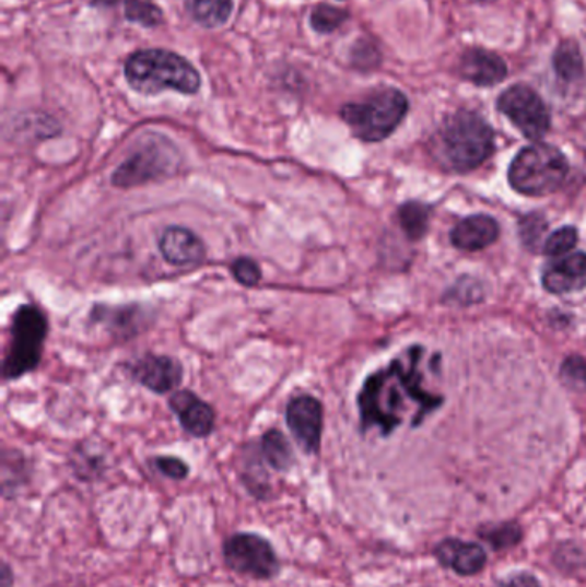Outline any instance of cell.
Returning a JSON list of instances; mask_svg holds the SVG:
<instances>
[{
	"label": "cell",
	"mask_w": 586,
	"mask_h": 587,
	"mask_svg": "<svg viewBox=\"0 0 586 587\" xmlns=\"http://www.w3.org/2000/svg\"><path fill=\"white\" fill-rule=\"evenodd\" d=\"M480 538L490 543L494 550H507L521 543L523 529L518 523L495 524V526H485L478 531Z\"/></svg>",
	"instance_id": "25"
},
{
	"label": "cell",
	"mask_w": 586,
	"mask_h": 587,
	"mask_svg": "<svg viewBox=\"0 0 586 587\" xmlns=\"http://www.w3.org/2000/svg\"><path fill=\"white\" fill-rule=\"evenodd\" d=\"M434 555L442 567L449 568L462 577L477 576L487 565V552L480 544L454 538L441 541L435 547Z\"/></svg>",
	"instance_id": "15"
},
{
	"label": "cell",
	"mask_w": 586,
	"mask_h": 587,
	"mask_svg": "<svg viewBox=\"0 0 586 587\" xmlns=\"http://www.w3.org/2000/svg\"><path fill=\"white\" fill-rule=\"evenodd\" d=\"M186 11L195 23L207 30H218L231 20L233 0H185Z\"/></svg>",
	"instance_id": "18"
},
{
	"label": "cell",
	"mask_w": 586,
	"mask_h": 587,
	"mask_svg": "<svg viewBox=\"0 0 586 587\" xmlns=\"http://www.w3.org/2000/svg\"><path fill=\"white\" fill-rule=\"evenodd\" d=\"M181 155L176 144L159 132H152L138 141L137 149L116 168L113 185L129 189L149 183L169 179L179 173Z\"/></svg>",
	"instance_id": "5"
},
{
	"label": "cell",
	"mask_w": 586,
	"mask_h": 587,
	"mask_svg": "<svg viewBox=\"0 0 586 587\" xmlns=\"http://www.w3.org/2000/svg\"><path fill=\"white\" fill-rule=\"evenodd\" d=\"M348 20H350V12L345 11V9L321 2V4H317L312 9L309 26L318 35H330V33L338 32Z\"/></svg>",
	"instance_id": "24"
},
{
	"label": "cell",
	"mask_w": 586,
	"mask_h": 587,
	"mask_svg": "<svg viewBox=\"0 0 586 587\" xmlns=\"http://www.w3.org/2000/svg\"><path fill=\"white\" fill-rule=\"evenodd\" d=\"M570 173L561 150L552 144L535 143L516 155L509 167V183L526 196H547L558 191Z\"/></svg>",
	"instance_id": "6"
},
{
	"label": "cell",
	"mask_w": 586,
	"mask_h": 587,
	"mask_svg": "<svg viewBox=\"0 0 586 587\" xmlns=\"http://www.w3.org/2000/svg\"><path fill=\"white\" fill-rule=\"evenodd\" d=\"M578 243V231L574 227L559 228L554 234H550L549 239L542 246V251L547 256H562L570 253Z\"/></svg>",
	"instance_id": "26"
},
{
	"label": "cell",
	"mask_w": 586,
	"mask_h": 587,
	"mask_svg": "<svg viewBox=\"0 0 586 587\" xmlns=\"http://www.w3.org/2000/svg\"><path fill=\"white\" fill-rule=\"evenodd\" d=\"M542 284L552 294H570L586 287V253L573 255L549 265Z\"/></svg>",
	"instance_id": "16"
},
{
	"label": "cell",
	"mask_w": 586,
	"mask_h": 587,
	"mask_svg": "<svg viewBox=\"0 0 586 587\" xmlns=\"http://www.w3.org/2000/svg\"><path fill=\"white\" fill-rule=\"evenodd\" d=\"M153 468L157 469L162 476L174 481L186 480L189 476V466L186 460L174 456L153 457Z\"/></svg>",
	"instance_id": "29"
},
{
	"label": "cell",
	"mask_w": 586,
	"mask_h": 587,
	"mask_svg": "<svg viewBox=\"0 0 586 587\" xmlns=\"http://www.w3.org/2000/svg\"><path fill=\"white\" fill-rule=\"evenodd\" d=\"M47 333L49 321L44 312L35 304H21L11 321V340L2 366L4 380H20L38 368Z\"/></svg>",
	"instance_id": "7"
},
{
	"label": "cell",
	"mask_w": 586,
	"mask_h": 587,
	"mask_svg": "<svg viewBox=\"0 0 586 587\" xmlns=\"http://www.w3.org/2000/svg\"><path fill=\"white\" fill-rule=\"evenodd\" d=\"M547 222L540 213H531L526 215L519 224L521 239L526 248L537 249L538 243L542 240L543 232H546Z\"/></svg>",
	"instance_id": "28"
},
{
	"label": "cell",
	"mask_w": 586,
	"mask_h": 587,
	"mask_svg": "<svg viewBox=\"0 0 586 587\" xmlns=\"http://www.w3.org/2000/svg\"><path fill=\"white\" fill-rule=\"evenodd\" d=\"M497 587H542V584L538 583L534 574L518 572V574H513V576L499 583Z\"/></svg>",
	"instance_id": "31"
},
{
	"label": "cell",
	"mask_w": 586,
	"mask_h": 587,
	"mask_svg": "<svg viewBox=\"0 0 586 587\" xmlns=\"http://www.w3.org/2000/svg\"><path fill=\"white\" fill-rule=\"evenodd\" d=\"M122 4L129 23L140 24L143 28H159L165 23L164 11L155 0H122Z\"/></svg>",
	"instance_id": "22"
},
{
	"label": "cell",
	"mask_w": 586,
	"mask_h": 587,
	"mask_svg": "<svg viewBox=\"0 0 586 587\" xmlns=\"http://www.w3.org/2000/svg\"><path fill=\"white\" fill-rule=\"evenodd\" d=\"M410 110L408 96L398 89L375 90L360 102L342 105L339 116L363 143L387 140Z\"/></svg>",
	"instance_id": "4"
},
{
	"label": "cell",
	"mask_w": 586,
	"mask_h": 587,
	"mask_svg": "<svg viewBox=\"0 0 586 587\" xmlns=\"http://www.w3.org/2000/svg\"><path fill=\"white\" fill-rule=\"evenodd\" d=\"M125 78L129 89L146 96L162 92L197 95L201 74L186 57L165 48H141L126 59Z\"/></svg>",
	"instance_id": "3"
},
{
	"label": "cell",
	"mask_w": 586,
	"mask_h": 587,
	"mask_svg": "<svg viewBox=\"0 0 586 587\" xmlns=\"http://www.w3.org/2000/svg\"><path fill=\"white\" fill-rule=\"evenodd\" d=\"M422 357L423 348H411L405 357L366 378L358 396L363 433L378 430L382 436H389L406 415H410L411 426H418L430 412L441 408L444 399L423 387Z\"/></svg>",
	"instance_id": "1"
},
{
	"label": "cell",
	"mask_w": 586,
	"mask_h": 587,
	"mask_svg": "<svg viewBox=\"0 0 586 587\" xmlns=\"http://www.w3.org/2000/svg\"><path fill=\"white\" fill-rule=\"evenodd\" d=\"M0 587H14V572L8 562H2V571H0Z\"/></svg>",
	"instance_id": "32"
},
{
	"label": "cell",
	"mask_w": 586,
	"mask_h": 587,
	"mask_svg": "<svg viewBox=\"0 0 586 587\" xmlns=\"http://www.w3.org/2000/svg\"><path fill=\"white\" fill-rule=\"evenodd\" d=\"M555 77L566 83H574L583 78V59L578 45L574 42H562L552 57Z\"/></svg>",
	"instance_id": "21"
},
{
	"label": "cell",
	"mask_w": 586,
	"mask_h": 587,
	"mask_svg": "<svg viewBox=\"0 0 586 587\" xmlns=\"http://www.w3.org/2000/svg\"><path fill=\"white\" fill-rule=\"evenodd\" d=\"M92 318L97 324L107 325V327L117 330L119 333H133L140 330L138 325H140L141 312L138 306H126V308L95 306Z\"/></svg>",
	"instance_id": "20"
},
{
	"label": "cell",
	"mask_w": 586,
	"mask_h": 587,
	"mask_svg": "<svg viewBox=\"0 0 586 587\" xmlns=\"http://www.w3.org/2000/svg\"><path fill=\"white\" fill-rule=\"evenodd\" d=\"M225 567L237 576L248 579H276L281 574V559L266 536L258 532L239 531L225 538L222 543Z\"/></svg>",
	"instance_id": "8"
},
{
	"label": "cell",
	"mask_w": 586,
	"mask_h": 587,
	"mask_svg": "<svg viewBox=\"0 0 586 587\" xmlns=\"http://www.w3.org/2000/svg\"><path fill=\"white\" fill-rule=\"evenodd\" d=\"M499 237V225L492 216L473 215L461 220L450 232V243L461 251L489 248Z\"/></svg>",
	"instance_id": "17"
},
{
	"label": "cell",
	"mask_w": 586,
	"mask_h": 587,
	"mask_svg": "<svg viewBox=\"0 0 586 587\" xmlns=\"http://www.w3.org/2000/svg\"><path fill=\"white\" fill-rule=\"evenodd\" d=\"M459 77L477 86H495L507 78L506 60L485 48H468L459 59Z\"/></svg>",
	"instance_id": "14"
},
{
	"label": "cell",
	"mask_w": 586,
	"mask_h": 587,
	"mask_svg": "<svg viewBox=\"0 0 586 587\" xmlns=\"http://www.w3.org/2000/svg\"><path fill=\"white\" fill-rule=\"evenodd\" d=\"M171 411L176 414L188 435L195 438H207L215 427V411L212 406L201 400L197 394L189 390H177L169 400Z\"/></svg>",
	"instance_id": "12"
},
{
	"label": "cell",
	"mask_w": 586,
	"mask_h": 587,
	"mask_svg": "<svg viewBox=\"0 0 586 587\" xmlns=\"http://www.w3.org/2000/svg\"><path fill=\"white\" fill-rule=\"evenodd\" d=\"M117 2H119V0H92L90 5H92V8L109 9L114 8Z\"/></svg>",
	"instance_id": "33"
},
{
	"label": "cell",
	"mask_w": 586,
	"mask_h": 587,
	"mask_svg": "<svg viewBox=\"0 0 586 587\" xmlns=\"http://www.w3.org/2000/svg\"><path fill=\"white\" fill-rule=\"evenodd\" d=\"M499 113L531 141L542 140L550 129V113L542 96L528 84H513L497 98Z\"/></svg>",
	"instance_id": "9"
},
{
	"label": "cell",
	"mask_w": 586,
	"mask_h": 587,
	"mask_svg": "<svg viewBox=\"0 0 586 587\" xmlns=\"http://www.w3.org/2000/svg\"><path fill=\"white\" fill-rule=\"evenodd\" d=\"M430 210L423 203L410 201L399 208V224L411 240L422 239L429 231Z\"/></svg>",
	"instance_id": "23"
},
{
	"label": "cell",
	"mask_w": 586,
	"mask_h": 587,
	"mask_svg": "<svg viewBox=\"0 0 586 587\" xmlns=\"http://www.w3.org/2000/svg\"><path fill=\"white\" fill-rule=\"evenodd\" d=\"M231 273H233L237 284L245 285V287H255V285L260 284V267H258L257 261L246 258V256L233 261Z\"/></svg>",
	"instance_id": "27"
},
{
	"label": "cell",
	"mask_w": 586,
	"mask_h": 587,
	"mask_svg": "<svg viewBox=\"0 0 586 587\" xmlns=\"http://www.w3.org/2000/svg\"><path fill=\"white\" fill-rule=\"evenodd\" d=\"M561 375L570 385L586 387V361L583 357H567L562 364Z\"/></svg>",
	"instance_id": "30"
},
{
	"label": "cell",
	"mask_w": 586,
	"mask_h": 587,
	"mask_svg": "<svg viewBox=\"0 0 586 587\" xmlns=\"http://www.w3.org/2000/svg\"><path fill=\"white\" fill-rule=\"evenodd\" d=\"M435 161L450 173H470L494 152V129L480 114L458 110L435 132Z\"/></svg>",
	"instance_id": "2"
},
{
	"label": "cell",
	"mask_w": 586,
	"mask_h": 587,
	"mask_svg": "<svg viewBox=\"0 0 586 587\" xmlns=\"http://www.w3.org/2000/svg\"><path fill=\"white\" fill-rule=\"evenodd\" d=\"M285 423L306 456H317L324 432V408L320 400L308 394L294 397L285 408Z\"/></svg>",
	"instance_id": "10"
},
{
	"label": "cell",
	"mask_w": 586,
	"mask_h": 587,
	"mask_svg": "<svg viewBox=\"0 0 586 587\" xmlns=\"http://www.w3.org/2000/svg\"><path fill=\"white\" fill-rule=\"evenodd\" d=\"M261 457L273 471L288 472L293 469L296 457L290 439L279 430H269L260 439Z\"/></svg>",
	"instance_id": "19"
},
{
	"label": "cell",
	"mask_w": 586,
	"mask_h": 587,
	"mask_svg": "<svg viewBox=\"0 0 586 587\" xmlns=\"http://www.w3.org/2000/svg\"><path fill=\"white\" fill-rule=\"evenodd\" d=\"M162 258L174 267H195L206 260V244L189 228L171 225L159 239Z\"/></svg>",
	"instance_id": "13"
},
{
	"label": "cell",
	"mask_w": 586,
	"mask_h": 587,
	"mask_svg": "<svg viewBox=\"0 0 586 587\" xmlns=\"http://www.w3.org/2000/svg\"><path fill=\"white\" fill-rule=\"evenodd\" d=\"M131 375L138 384L162 396L181 385L183 366L174 357L146 354L131 366Z\"/></svg>",
	"instance_id": "11"
}]
</instances>
